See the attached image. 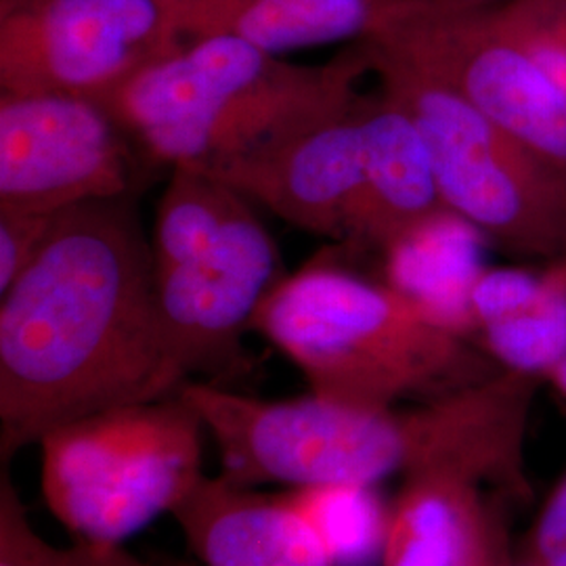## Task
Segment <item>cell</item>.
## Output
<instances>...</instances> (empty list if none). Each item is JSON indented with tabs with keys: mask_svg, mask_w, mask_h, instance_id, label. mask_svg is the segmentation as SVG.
<instances>
[{
	"mask_svg": "<svg viewBox=\"0 0 566 566\" xmlns=\"http://www.w3.org/2000/svg\"><path fill=\"white\" fill-rule=\"evenodd\" d=\"M163 566H198V565H189V563H170V565H163ZM202 566V565H200Z\"/></svg>",
	"mask_w": 566,
	"mask_h": 566,
	"instance_id": "83f0119b",
	"label": "cell"
},
{
	"mask_svg": "<svg viewBox=\"0 0 566 566\" xmlns=\"http://www.w3.org/2000/svg\"><path fill=\"white\" fill-rule=\"evenodd\" d=\"M390 0H179L187 41L233 36L273 55L361 42Z\"/></svg>",
	"mask_w": 566,
	"mask_h": 566,
	"instance_id": "9a60e30c",
	"label": "cell"
},
{
	"mask_svg": "<svg viewBox=\"0 0 566 566\" xmlns=\"http://www.w3.org/2000/svg\"><path fill=\"white\" fill-rule=\"evenodd\" d=\"M252 332L298 367L311 395L350 407L430 401L502 371L403 290L336 261L282 275Z\"/></svg>",
	"mask_w": 566,
	"mask_h": 566,
	"instance_id": "277c9868",
	"label": "cell"
},
{
	"mask_svg": "<svg viewBox=\"0 0 566 566\" xmlns=\"http://www.w3.org/2000/svg\"><path fill=\"white\" fill-rule=\"evenodd\" d=\"M367 74L361 42L322 65H301L242 39L206 36L143 70L105 105L145 160L203 168L350 109Z\"/></svg>",
	"mask_w": 566,
	"mask_h": 566,
	"instance_id": "3957f363",
	"label": "cell"
},
{
	"mask_svg": "<svg viewBox=\"0 0 566 566\" xmlns=\"http://www.w3.org/2000/svg\"><path fill=\"white\" fill-rule=\"evenodd\" d=\"M447 84L566 177V91L491 4L390 0L365 39Z\"/></svg>",
	"mask_w": 566,
	"mask_h": 566,
	"instance_id": "52a82bcc",
	"label": "cell"
},
{
	"mask_svg": "<svg viewBox=\"0 0 566 566\" xmlns=\"http://www.w3.org/2000/svg\"><path fill=\"white\" fill-rule=\"evenodd\" d=\"M202 566H336L282 493L203 476L170 514Z\"/></svg>",
	"mask_w": 566,
	"mask_h": 566,
	"instance_id": "5bb4252c",
	"label": "cell"
},
{
	"mask_svg": "<svg viewBox=\"0 0 566 566\" xmlns=\"http://www.w3.org/2000/svg\"><path fill=\"white\" fill-rule=\"evenodd\" d=\"M137 154L105 103L0 91V210L61 214L133 196Z\"/></svg>",
	"mask_w": 566,
	"mask_h": 566,
	"instance_id": "9c48e42d",
	"label": "cell"
},
{
	"mask_svg": "<svg viewBox=\"0 0 566 566\" xmlns=\"http://www.w3.org/2000/svg\"><path fill=\"white\" fill-rule=\"evenodd\" d=\"M497 566H512V558H510V560H504V563H502V565H497Z\"/></svg>",
	"mask_w": 566,
	"mask_h": 566,
	"instance_id": "f1b7e54d",
	"label": "cell"
},
{
	"mask_svg": "<svg viewBox=\"0 0 566 566\" xmlns=\"http://www.w3.org/2000/svg\"><path fill=\"white\" fill-rule=\"evenodd\" d=\"M455 2H464V4H495L502 0H455Z\"/></svg>",
	"mask_w": 566,
	"mask_h": 566,
	"instance_id": "4316f807",
	"label": "cell"
},
{
	"mask_svg": "<svg viewBox=\"0 0 566 566\" xmlns=\"http://www.w3.org/2000/svg\"><path fill=\"white\" fill-rule=\"evenodd\" d=\"M364 99L271 147L193 170L292 227L344 242L361 182Z\"/></svg>",
	"mask_w": 566,
	"mask_h": 566,
	"instance_id": "8fae6325",
	"label": "cell"
},
{
	"mask_svg": "<svg viewBox=\"0 0 566 566\" xmlns=\"http://www.w3.org/2000/svg\"><path fill=\"white\" fill-rule=\"evenodd\" d=\"M426 143L446 210L512 254L566 259V177L418 65L361 41Z\"/></svg>",
	"mask_w": 566,
	"mask_h": 566,
	"instance_id": "8992f818",
	"label": "cell"
},
{
	"mask_svg": "<svg viewBox=\"0 0 566 566\" xmlns=\"http://www.w3.org/2000/svg\"><path fill=\"white\" fill-rule=\"evenodd\" d=\"M203 434L181 395L57 426L39 443L44 504L74 542L122 546L206 476Z\"/></svg>",
	"mask_w": 566,
	"mask_h": 566,
	"instance_id": "5b68a950",
	"label": "cell"
},
{
	"mask_svg": "<svg viewBox=\"0 0 566 566\" xmlns=\"http://www.w3.org/2000/svg\"><path fill=\"white\" fill-rule=\"evenodd\" d=\"M542 275L549 285H566V259L547 264L546 269H542Z\"/></svg>",
	"mask_w": 566,
	"mask_h": 566,
	"instance_id": "484cf974",
	"label": "cell"
},
{
	"mask_svg": "<svg viewBox=\"0 0 566 566\" xmlns=\"http://www.w3.org/2000/svg\"><path fill=\"white\" fill-rule=\"evenodd\" d=\"M526 566H566V476L547 497L528 535Z\"/></svg>",
	"mask_w": 566,
	"mask_h": 566,
	"instance_id": "603a6c76",
	"label": "cell"
},
{
	"mask_svg": "<svg viewBox=\"0 0 566 566\" xmlns=\"http://www.w3.org/2000/svg\"><path fill=\"white\" fill-rule=\"evenodd\" d=\"M506 493L476 479H403L388 510L382 566H497L510 560Z\"/></svg>",
	"mask_w": 566,
	"mask_h": 566,
	"instance_id": "4fadbf2b",
	"label": "cell"
},
{
	"mask_svg": "<svg viewBox=\"0 0 566 566\" xmlns=\"http://www.w3.org/2000/svg\"><path fill=\"white\" fill-rule=\"evenodd\" d=\"M544 380L497 371L446 397L392 407H350L306 395L256 399L214 382H187L221 476L242 486H376L386 479L451 472L528 497L525 439Z\"/></svg>",
	"mask_w": 566,
	"mask_h": 566,
	"instance_id": "7a4b0ae2",
	"label": "cell"
},
{
	"mask_svg": "<svg viewBox=\"0 0 566 566\" xmlns=\"http://www.w3.org/2000/svg\"><path fill=\"white\" fill-rule=\"evenodd\" d=\"M49 566H163L149 565L122 546H93L78 544L57 547Z\"/></svg>",
	"mask_w": 566,
	"mask_h": 566,
	"instance_id": "cb8c5ba5",
	"label": "cell"
},
{
	"mask_svg": "<svg viewBox=\"0 0 566 566\" xmlns=\"http://www.w3.org/2000/svg\"><path fill=\"white\" fill-rule=\"evenodd\" d=\"M544 382H549V385L554 386V388L560 392V397L566 399V357L547 371Z\"/></svg>",
	"mask_w": 566,
	"mask_h": 566,
	"instance_id": "d4e9b609",
	"label": "cell"
},
{
	"mask_svg": "<svg viewBox=\"0 0 566 566\" xmlns=\"http://www.w3.org/2000/svg\"><path fill=\"white\" fill-rule=\"evenodd\" d=\"M282 275L280 245L250 202L202 254L154 271L164 350L182 386L240 365L243 334Z\"/></svg>",
	"mask_w": 566,
	"mask_h": 566,
	"instance_id": "30bf717a",
	"label": "cell"
},
{
	"mask_svg": "<svg viewBox=\"0 0 566 566\" xmlns=\"http://www.w3.org/2000/svg\"><path fill=\"white\" fill-rule=\"evenodd\" d=\"M185 42L179 0H0V91L105 103Z\"/></svg>",
	"mask_w": 566,
	"mask_h": 566,
	"instance_id": "ba28073f",
	"label": "cell"
},
{
	"mask_svg": "<svg viewBox=\"0 0 566 566\" xmlns=\"http://www.w3.org/2000/svg\"><path fill=\"white\" fill-rule=\"evenodd\" d=\"M181 388L135 198L57 214L41 254L0 292L2 464L57 426Z\"/></svg>",
	"mask_w": 566,
	"mask_h": 566,
	"instance_id": "6da1fadb",
	"label": "cell"
},
{
	"mask_svg": "<svg viewBox=\"0 0 566 566\" xmlns=\"http://www.w3.org/2000/svg\"><path fill=\"white\" fill-rule=\"evenodd\" d=\"M491 11L566 91V0H502Z\"/></svg>",
	"mask_w": 566,
	"mask_h": 566,
	"instance_id": "d6986e66",
	"label": "cell"
},
{
	"mask_svg": "<svg viewBox=\"0 0 566 566\" xmlns=\"http://www.w3.org/2000/svg\"><path fill=\"white\" fill-rule=\"evenodd\" d=\"M544 285L535 303L476 334V344L500 369L542 380L566 357V285H549L546 280Z\"/></svg>",
	"mask_w": 566,
	"mask_h": 566,
	"instance_id": "ac0fdd59",
	"label": "cell"
},
{
	"mask_svg": "<svg viewBox=\"0 0 566 566\" xmlns=\"http://www.w3.org/2000/svg\"><path fill=\"white\" fill-rule=\"evenodd\" d=\"M57 547L42 539L28 516L18 486L0 476V566H49Z\"/></svg>",
	"mask_w": 566,
	"mask_h": 566,
	"instance_id": "44dd1931",
	"label": "cell"
},
{
	"mask_svg": "<svg viewBox=\"0 0 566 566\" xmlns=\"http://www.w3.org/2000/svg\"><path fill=\"white\" fill-rule=\"evenodd\" d=\"M283 497L317 533L336 566H367L382 558L388 510L376 486H290Z\"/></svg>",
	"mask_w": 566,
	"mask_h": 566,
	"instance_id": "e0dca14e",
	"label": "cell"
},
{
	"mask_svg": "<svg viewBox=\"0 0 566 566\" xmlns=\"http://www.w3.org/2000/svg\"><path fill=\"white\" fill-rule=\"evenodd\" d=\"M447 214L424 139L401 103L378 86L361 107V182L344 243L390 254Z\"/></svg>",
	"mask_w": 566,
	"mask_h": 566,
	"instance_id": "7c38bea8",
	"label": "cell"
},
{
	"mask_svg": "<svg viewBox=\"0 0 566 566\" xmlns=\"http://www.w3.org/2000/svg\"><path fill=\"white\" fill-rule=\"evenodd\" d=\"M544 287L542 271L481 269L470 287V313L474 332L479 334L481 327L523 311L542 296Z\"/></svg>",
	"mask_w": 566,
	"mask_h": 566,
	"instance_id": "ffe728a7",
	"label": "cell"
},
{
	"mask_svg": "<svg viewBox=\"0 0 566 566\" xmlns=\"http://www.w3.org/2000/svg\"><path fill=\"white\" fill-rule=\"evenodd\" d=\"M57 214L0 210V292L41 254Z\"/></svg>",
	"mask_w": 566,
	"mask_h": 566,
	"instance_id": "7402d4cb",
	"label": "cell"
},
{
	"mask_svg": "<svg viewBox=\"0 0 566 566\" xmlns=\"http://www.w3.org/2000/svg\"><path fill=\"white\" fill-rule=\"evenodd\" d=\"M245 203V198L214 177L193 168H172L149 235L154 271L202 254Z\"/></svg>",
	"mask_w": 566,
	"mask_h": 566,
	"instance_id": "2e32d148",
	"label": "cell"
}]
</instances>
